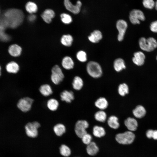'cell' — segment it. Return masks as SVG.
Wrapping results in <instances>:
<instances>
[{
  "label": "cell",
  "instance_id": "cell-14",
  "mask_svg": "<svg viewBox=\"0 0 157 157\" xmlns=\"http://www.w3.org/2000/svg\"><path fill=\"white\" fill-rule=\"evenodd\" d=\"M60 96L62 101L67 103H71L74 99V93L71 91L64 90L60 93Z\"/></svg>",
  "mask_w": 157,
  "mask_h": 157
},
{
  "label": "cell",
  "instance_id": "cell-9",
  "mask_svg": "<svg viewBox=\"0 0 157 157\" xmlns=\"http://www.w3.org/2000/svg\"><path fill=\"white\" fill-rule=\"evenodd\" d=\"M129 19L133 24H139L140 21H143L145 19L143 13L139 9H133L130 12Z\"/></svg>",
  "mask_w": 157,
  "mask_h": 157
},
{
  "label": "cell",
  "instance_id": "cell-8",
  "mask_svg": "<svg viewBox=\"0 0 157 157\" xmlns=\"http://www.w3.org/2000/svg\"><path fill=\"white\" fill-rule=\"evenodd\" d=\"M88 122L85 120H79L76 123L75 127V132L76 135L81 138L87 133L86 129L89 127Z\"/></svg>",
  "mask_w": 157,
  "mask_h": 157
},
{
  "label": "cell",
  "instance_id": "cell-38",
  "mask_svg": "<svg viewBox=\"0 0 157 157\" xmlns=\"http://www.w3.org/2000/svg\"><path fill=\"white\" fill-rule=\"evenodd\" d=\"M76 56L78 60L81 62H85L87 60L86 53L83 51H80L78 52Z\"/></svg>",
  "mask_w": 157,
  "mask_h": 157
},
{
  "label": "cell",
  "instance_id": "cell-26",
  "mask_svg": "<svg viewBox=\"0 0 157 157\" xmlns=\"http://www.w3.org/2000/svg\"><path fill=\"white\" fill-rule=\"evenodd\" d=\"M83 82L82 79L78 76H76L73 80L72 85L73 88L75 90H80L83 87Z\"/></svg>",
  "mask_w": 157,
  "mask_h": 157
},
{
  "label": "cell",
  "instance_id": "cell-36",
  "mask_svg": "<svg viewBox=\"0 0 157 157\" xmlns=\"http://www.w3.org/2000/svg\"><path fill=\"white\" fill-rule=\"evenodd\" d=\"M10 36L5 32V30H0V41L7 42L10 41Z\"/></svg>",
  "mask_w": 157,
  "mask_h": 157
},
{
  "label": "cell",
  "instance_id": "cell-3",
  "mask_svg": "<svg viewBox=\"0 0 157 157\" xmlns=\"http://www.w3.org/2000/svg\"><path fill=\"white\" fill-rule=\"evenodd\" d=\"M86 69L89 75L93 78H99L102 74L101 66L95 61H91L88 62L86 66Z\"/></svg>",
  "mask_w": 157,
  "mask_h": 157
},
{
  "label": "cell",
  "instance_id": "cell-44",
  "mask_svg": "<svg viewBox=\"0 0 157 157\" xmlns=\"http://www.w3.org/2000/svg\"><path fill=\"white\" fill-rule=\"evenodd\" d=\"M152 138L154 140H157V130L153 131Z\"/></svg>",
  "mask_w": 157,
  "mask_h": 157
},
{
  "label": "cell",
  "instance_id": "cell-30",
  "mask_svg": "<svg viewBox=\"0 0 157 157\" xmlns=\"http://www.w3.org/2000/svg\"><path fill=\"white\" fill-rule=\"evenodd\" d=\"M94 117L97 121L100 122H104L106 119L107 115L104 111L100 110L95 113Z\"/></svg>",
  "mask_w": 157,
  "mask_h": 157
},
{
  "label": "cell",
  "instance_id": "cell-39",
  "mask_svg": "<svg viewBox=\"0 0 157 157\" xmlns=\"http://www.w3.org/2000/svg\"><path fill=\"white\" fill-rule=\"evenodd\" d=\"M142 4L145 8L151 9L155 7V2L153 0H143Z\"/></svg>",
  "mask_w": 157,
  "mask_h": 157
},
{
  "label": "cell",
  "instance_id": "cell-2",
  "mask_svg": "<svg viewBox=\"0 0 157 157\" xmlns=\"http://www.w3.org/2000/svg\"><path fill=\"white\" fill-rule=\"evenodd\" d=\"M140 48L143 51L150 52L157 47V42L152 37L146 39L144 37L140 38L139 40Z\"/></svg>",
  "mask_w": 157,
  "mask_h": 157
},
{
  "label": "cell",
  "instance_id": "cell-17",
  "mask_svg": "<svg viewBox=\"0 0 157 157\" xmlns=\"http://www.w3.org/2000/svg\"><path fill=\"white\" fill-rule=\"evenodd\" d=\"M102 38V34L101 32L98 30H94L88 37L89 40L93 43L98 42Z\"/></svg>",
  "mask_w": 157,
  "mask_h": 157
},
{
  "label": "cell",
  "instance_id": "cell-13",
  "mask_svg": "<svg viewBox=\"0 0 157 157\" xmlns=\"http://www.w3.org/2000/svg\"><path fill=\"white\" fill-rule=\"evenodd\" d=\"M124 124L129 131H132L136 130L138 124L137 120L134 118L128 117L124 121Z\"/></svg>",
  "mask_w": 157,
  "mask_h": 157
},
{
  "label": "cell",
  "instance_id": "cell-35",
  "mask_svg": "<svg viewBox=\"0 0 157 157\" xmlns=\"http://www.w3.org/2000/svg\"><path fill=\"white\" fill-rule=\"evenodd\" d=\"M60 152L61 155L65 157L69 156L71 154L70 149L65 144H62L60 148Z\"/></svg>",
  "mask_w": 157,
  "mask_h": 157
},
{
  "label": "cell",
  "instance_id": "cell-22",
  "mask_svg": "<svg viewBox=\"0 0 157 157\" xmlns=\"http://www.w3.org/2000/svg\"><path fill=\"white\" fill-rule=\"evenodd\" d=\"M99 149L96 144L92 142L87 145L86 151L87 153L90 156H94L98 152Z\"/></svg>",
  "mask_w": 157,
  "mask_h": 157
},
{
  "label": "cell",
  "instance_id": "cell-32",
  "mask_svg": "<svg viewBox=\"0 0 157 157\" xmlns=\"http://www.w3.org/2000/svg\"><path fill=\"white\" fill-rule=\"evenodd\" d=\"M26 9L27 11L30 14H33L38 10V7L36 4L32 2H28L25 6Z\"/></svg>",
  "mask_w": 157,
  "mask_h": 157
},
{
  "label": "cell",
  "instance_id": "cell-34",
  "mask_svg": "<svg viewBox=\"0 0 157 157\" xmlns=\"http://www.w3.org/2000/svg\"><path fill=\"white\" fill-rule=\"evenodd\" d=\"M9 28L8 21L4 14L0 16V30H5Z\"/></svg>",
  "mask_w": 157,
  "mask_h": 157
},
{
  "label": "cell",
  "instance_id": "cell-25",
  "mask_svg": "<svg viewBox=\"0 0 157 157\" xmlns=\"http://www.w3.org/2000/svg\"><path fill=\"white\" fill-rule=\"evenodd\" d=\"M62 65L65 69L69 70L73 68L74 63L71 58L69 56H66L62 60Z\"/></svg>",
  "mask_w": 157,
  "mask_h": 157
},
{
  "label": "cell",
  "instance_id": "cell-31",
  "mask_svg": "<svg viewBox=\"0 0 157 157\" xmlns=\"http://www.w3.org/2000/svg\"><path fill=\"white\" fill-rule=\"evenodd\" d=\"M73 41L72 36L69 34L63 35L61 39V43L67 47L71 46Z\"/></svg>",
  "mask_w": 157,
  "mask_h": 157
},
{
  "label": "cell",
  "instance_id": "cell-6",
  "mask_svg": "<svg viewBox=\"0 0 157 157\" xmlns=\"http://www.w3.org/2000/svg\"><path fill=\"white\" fill-rule=\"evenodd\" d=\"M64 75L60 67L58 65L54 66L51 69V80L56 85L59 84L63 80Z\"/></svg>",
  "mask_w": 157,
  "mask_h": 157
},
{
  "label": "cell",
  "instance_id": "cell-47",
  "mask_svg": "<svg viewBox=\"0 0 157 157\" xmlns=\"http://www.w3.org/2000/svg\"><path fill=\"white\" fill-rule=\"evenodd\" d=\"M156 60H157V57H156Z\"/></svg>",
  "mask_w": 157,
  "mask_h": 157
},
{
  "label": "cell",
  "instance_id": "cell-5",
  "mask_svg": "<svg viewBox=\"0 0 157 157\" xmlns=\"http://www.w3.org/2000/svg\"><path fill=\"white\" fill-rule=\"evenodd\" d=\"M40 126V124L37 121L27 123L25 127V132L27 135L31 138L36 137L38 134V129Z\"/></svg>",
  "mask_w": 157,
  "mask_h": 157
},
{
  "label": "cell",
  "instance_id": "cell-46",
  "mask_svg": "<svg viewBox=\"0 0 157 157\" xmlns=\"http://www.w3.org/2000/svg\"><path fill=\"white\" fill-rule=\"evenodd\" d=\"M1 66H0V76L1 75Z\"/></svg>",
  "mask_w": 157,
  "mask_h": 157
},
{
  "label": "cell",
  "instance_id": "cell-12",
  "mask_svg": "<svg viewBox=\"0 0 157 157\" xmlns=\"http://www.w3.org/2000/svg\"><path fill=\"white\" fill-rule=\"evenodd\" d=\"M145 56L143 53L141 51L135 52L132 58L133 63L138 66L142 65L144 62Z\"/></svg>",
  "mask_w": 157,
  "mask_h": 157
},
{
  "label": "cell",
  "instance_id": "cell-11",
  "mask_svg": "<svg viewBox=\"0 0 157 157\" xmlns=\"http://www.w3.org/2000/svg\"><path fill=\"white\" fill-rule=\"evenodd\" d=\"M64 4L66 8L74 14L78 13L80 11L82 3L78 1L76 5H73L69 0H64Z\"/></svg>",
  "mask_w": 157,
  "mask_h": 157
},
{
  "label": "cell",
  "instance_id": "cell-23",
  "mask_svg": "<svg viewBox=\"0 0 157 157\" xmlns=\"http://www.w3.org/2000/svg\"><path fill=\"white\" fill-rule=\"evenodd\" d=\"M113 66L115 70L117 72H119L126 68L124 60L120 58H118L115 60Z\"/></svg>",
  "mask_w": 157,
  "mask_h": 157
},
{
  "label": "cell",
  "instance_id": "cell-21",
  "mask_svg": "<svg viewBox=\"0 0 157 157\" xmlns=\"http://www.w3.org/2000/svg\"><path fill=\"white\" fill-rule=\"evenodd\" d=\"M39 90L40 93L45 97L49 96L53 93L51 87L48 84L42 85L40 87Z\"/></svg>",
  "mask_w": 157,
  "mask_h": 157
},
{
  "label": "cell",
  "instance_id": "cell-16",
  "mask_svg": "<svg viewBox=\"0 0 157 157\" xmlns=\"http://www.w3.org/2000/svg\"><path fill=\"white\" fill-rule=\"evenodd\" d=\"M22 51L21 47L17 44H13L10 45L8 49V53L10 54L15 57L20 56Z\"/></svg>",
  "mask_w": 157,
  "mask_h": 157
},
{
  "label": "cell",
  "instance_id": "cell-28",
  "mask_svg": "<svg viewBox=\"0 0 157 157\" xmlns=\"http://www.w3.org/2000/svg\"><path fill=\"white\" fill-rule=\"evenodd\" d=\"M53 130L57 136H60L65 132L66 128L63 124L58 123L55 125L53 128Z\"/></svg>",
  "mask_w": 157,
  "mask_h": 157
},
{
  "label": "cell",
  "instance_id": "cell-19",
  "mask_svg": "<svg viewBox=\"0 0 157 157\" xmlns=\"http://www.w3.org/2000/svg\"><path fill=\"white\" fill-rule=\"evenodd\" d=\"M133 113L136 117L141 118L145 115L146 110L144 107L139 105L137 106L133 110Z\"/></svg>",
  "mask_w": 157,
  "mask_h": 157
},
{
  "label": "cell",
  "instance_id": "cell-10",
  "mask_svg": "<svg viewBox=\"0 0 157 157\" xmlns=\"http://www.w3.org/2000/svg\"><path fill=\"white\" fill-rule=\"evenodd\" d=\"M116 27L118 31L117 39L119 41H122L124 38L127 27V24L126 21L123 19H119L117 22Z\"/></svg>",
  "mask_w": 157,
  "mask_h": 157
},
{
  "label": "cell",
  "instance_id": "cell-18",
  "mask_svg": "<svg viewBox=\"0 0 157 157\" xmlns=\"http://www.w3.org/2000/svg\"><path fill=\"white\" fill-rule=\"evenodd\" d=\"M6 71L10 73L15 74L19 70V66L15 62L12 61L8 63L6 66Z\"/></svg>",
  "mask_w": 157,
  "mask_h": 157
},
{
  "label": "cell",
  "instance_id": "cell-42",
  "mask_svg": "<svg viewBox=\"0 0 157 157\" xmlns=\"http://www.w3.org/2000/svg\"><path fill=\"white\" fill-rule=\"evenodd\" d=\"M154 130L151 129L148 130L146 133L147 137L149 138H151L152 137V135Z\"/></svg>",
  "mask_w": 157,
  "mask_h": 157
},
{
  "label": "cell",
  "instance_id": "cell-15",
  "mask_svg": "<svg viewBox=\"0 0 157 157\" xmlns=\"http://www.w3.org/2000/svg\"><path fill=\"white\" fill-rule=\"evenodd\" d=\"M54 11L51 9H47L45 10L41 15L42 18L44 21L47 23H50L52 19L55 16Z\"/></svg>",
  "mask_w": 157,
  "mask_h": 157
},
{
  "label": "cell",
  "instance_id": "cell-4",
  "mask_svg": "<svg viewBox=\"0 0 157 157\" xmlns=\"http://www.w3.org/2000/svg\"><path fill=\"white\" fill-rule=\"evenodd\" d=\"M135 137V134L132 131H129L117 134L115 136V139L120 144H128L133 142Z\"/></svg>",
  "mask_w": 157,
  "mask_h": 157
},
{
  "label": "cell",
  "instance_id": "cell-41",
  "mask_svg": "<svg viewBox=\"0 0 157 157\" xmlns=\"http://www.w3.org/2000/svg\"><path fill=\"white\" fill-rule=\"evenodd\" d=\"M150 28L152 32L157 33V20L151 23Z\"/></svg>",
  "mask_w": 157,
  "mask_h": 157
},
{
  "label": "cell",
  "instance_id": "cell-20",
  "mask_svg": "<svg viewBox=\"0 0 157 157\" xmlns=\"http://www.w3.org/2000/svg\"><path fill=\"white\" fill-rule=\"evenodd\" d=\"M95 105L100 110H103L107 108L108 106V103L106 98L101 97L96 101Z\"/></svg>",
  "mask_w": 157,
  "mask_h": 157
},
{
  "label": "cell",
  "instance_id": "cell-40",
  "mask_svg": "<svg viewBox=\"0 0 157 157\" xmlns=\"http://www.w3.org/2000/svg\"><path fill=\"white\" fill-rule=\"evenodd\" d=\"M81 138L83 143L87 145L92 142V136L87 133L85 134Z\"/></svg>",
  "mask_w": 157,
  "mask_h": 157
},
{
  "label": "cell",
  "instance_id": "cell-7",
  "mask_svg": "<svg viewBox=\"0 0 157 157\" xmlns=\"http://www.w3.org/2000/svg\"><path fill=\"white\" fill-rule=\"evenodd\" d=\"M33 101V99L29 97H24L19 100L17 106L22 111L26 112L31 110Z\"/></svg>",
  "mask_w": 157,
  "mask_h": 157
},
{
  "label": "cell",
  "instance_id": "cell-33",
  "mask_svg": "<svg viewBox=\"0 0 157 157\" xmlns=\"http://www.w3.org/2000/svg\"><path fill=\"white\" fill-rule=\"evenodd\" d=\"M118 92L121 96H124L127 94L129 91V87L125 83L120 84L118 88Z\"/></svg>",
  "mask_w": 157,
  "mask_h": 157
},
{
  "label": "cell",
  "instance_id": "cell-1",
  "mask_svg": "<svg viewBox=\"0 0 157 157\" xmlns=\"http://www.w3.org/2000/svg\"><path fill=\"white\" fill-rule=\"evenodd\" d=\"M3 14L7 19L9 28L15 29L22 23L24 18L23 12L21 10L11 8L6 10Z\"/></svg>",
  "mask_w": 157,
  "mask_h": 157
},
{
  "label": "cell",
  "instance_id": "cell-27",
  "mask_svg": "<svg viewBox=\"0 0 157 157\" xmlns=\"http://www.w3.org/2000/svg\"><path fill=\"white\" fill-rule=\"evenodd\" d=\"M93 133L96 137L101 138L105 135L106 132L104 128L101 126H95L93 129Z\"/></svg>",
  "mask_w": 157,
  "mask_h": 157
},
{
  "label": "cell",
  "instance_id": "cell-24",
  "mask_svg": "<svg viewBox=\"0 0 157 157\" xmlns=\"http://www.w3.org/2000/svg\"><path fill=\"white\" fill-rule=\"evenodd\" d=\"M107 123L108 126L114 129H117L119 126L118 119L117 117L113 115L110 117L108 119Z\"/></svg>",
  "mask_w": 157,
  "mask_h": 157
},
{
  "label": "cell",
  "instance_id": "cell-43",
  "mask_svg": "<svg viewBox=\"0 0 157 157\" xmlns=\"http://www.w3.org/2000/svg\"><path fill=\"white\" fill-rule=\"evenodd\" d=\"M36 19V16L33 14H31L28 17V20L31 22H33Z\"/></svg>",
  "mask_w": 157,
  "mask_h": 157
},
{
  "label": "cell",
  "instance_id": "cell-45",
  "mask_svg": "<svg viewBox=\"0 0 157 157\" xmlns=\"http://www.w3.org/2000/svg\"><path fill=\"white\" fill-rule=\"evenodd\" d=\"M155 7L156 10H157V0L155 2Z\"/></svg>",
  "mask_w": 157,
  "mask_h": 157
},
{
  "label": "cell",
  "instance_id": "cell-29",
  "mask_svg": "<svg viewBox=\"0 0 157 157\" xmlns=\"http://www.w3.org/2000/svg\"><path fill=\"white\" fill-rule=\"evenodd\" d=\"M59 105L58 101L53 98L49 99L47 103V106L48 108L51 111H55L56 110Z\"/></svg>",
  "mask_w": 157,
  "mask_h": 157
},
{
  "label": "cell",
  "instance_id": "cell-37",
  "mask_svg": "<svg viewBox=\"0 0 157 157\" xmlns=\"http://www.w3.org/2000/svg\"><path fill=\"white\" fill-rule=\"evenodd\" d=\"M62 21L64 24H69L72 21V19L71 17L69 15L63 13L60 15Z\"/></svg>",
  "mask_w": 157,
  "mask_h": 157
}]
</instances>
